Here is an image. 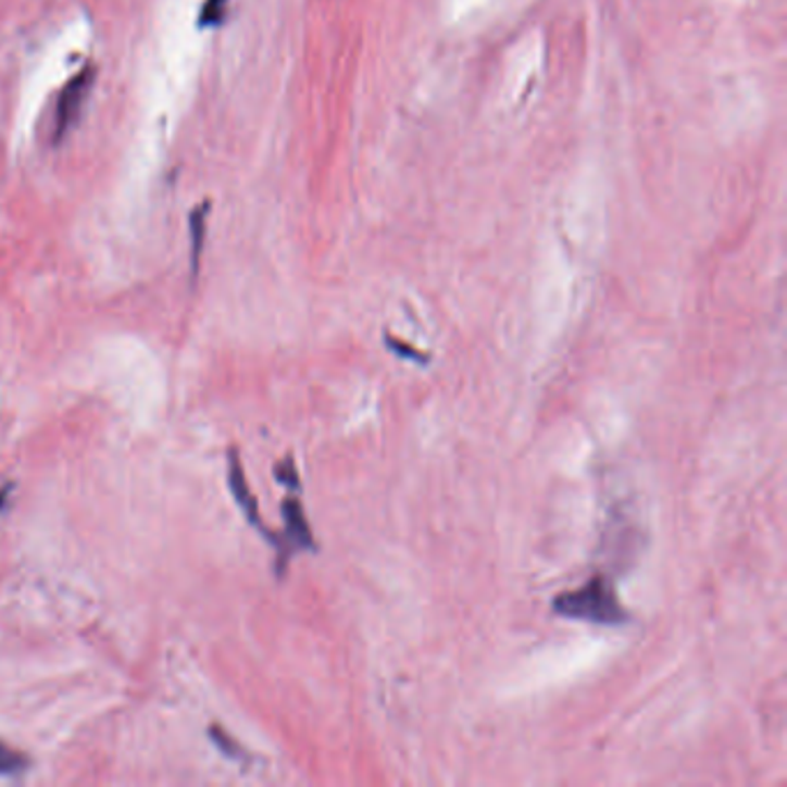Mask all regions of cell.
<instances>
[{
    "label": "cell",
    "instance_id": "cell-1",
    "mask_svg": "<svg viewBox=\"0 0 787 787\" xmlns=\"http://www.w3.org/2000/svg\"><path fill=\"white\" fill-rule=\"evenodd\" d=\"M554 610L571 616V620H585L594 624H624L628 620V614L616 601V594L603 575L591 577L583 589L561 594Z\"/></svg>",
    "mask_w": 787,
    "mask_h": 787
},
{
    "label": "cell",
    "instance_id": "cell-2",
    "mask_svg": "<svg viewBox=\"0 0 787 787\" xmlns=\"http://www.w3.org/2000/svg\"><path fill=\"white\" fill-rule=\"evenodd\" d=\"M285 509V534L275 540V550H277V575H283L291 554L301 552V550H314V538L310 532V524L305 520L303 505L298 499H285L283 503Z\"/></svg>",
    "mask_w": 787,
    "mask_h": 787
},
{
    "label": "cell",
    "instance_id": "cell-3",
    "mask_svg": "<svg viewBox=\"0 0 787 787\" xmlns=\"http://www.w3.org/2000/svg\"><path fill=\"white\" fill-rule=\"evenodd\" d=\"M92 70H84L79 74L65 84V88L61 90L59 102H55V114H53V143H59L65 139V135L74 127V123L79 121L82 109L88 100V92L92 88Z\"/></svg>",
    "mask_w": 787,
    "mask_h": 787
},
{
    "label": "cell",
    "instance_id": "cell-4",
    "mask_svg": "<svg viewBox=\"0 0 787 787\" xmlns=\"http://www.w3.org/2000/svg\"><path fill=\"white\" fill-rule=\"evenodd\" d=\"M227 462H229V466H227V472H229V474H227L229 490H232L236 503L240 505L242 515H246V520L252 524V527H254L261 536H264L268 542H273V546H275V536H277V534H273V532L266 527V524H264V520H261V515H259L257 499H254V495H252V490H250L246 472H242V462H240V458H238L236 448H232V451H229Z\"/></svg>",
    "mask_w": 787,
    "mask_h": 787
},
{
    "label": "cell",
    "instance_id": "cell-5",
    "mask_svg": "<svg viewBox=\"0 0 787 787\" xmlns=\"http://www.w3.org/2000/svg\"><path fill=\"white\" fill-rule=\"evenodd\" d=\"M28 766L30 760L24 753H18L16 748L0 741V776H18L28 772Z\"/></svg>",
    "mask_w": 787,
    "mask_h": 787
},
{
    "label": "cell",
    "instance_id": "cell-6",
    "mask_svg": "<svg viewBox=\"0 0 787 787\" xmlns=\"http://www.w3.org/2000/svg\"><path fill=\"white\" fill-rule=\"evenodd\" d=\"M209 733H211L213 744L220 748V751H222L224 755L232 758V760H242V748L232 739V735L227 733V729H222V727H217V725H211Z\"/></svg>",
    "mask_w": 787,
    "mask_h": 787
},
{
    "label": "cell",
    "instance_id": "cell-7",
    "mask_svg": "<svg viewBox=\"0 0 787 787\" xmlns=\"http://www.w3.org/2000/svg\"><path fill=\"white\" fill-rule=\"evenodd\" d=\"M227 5H229V0H205L203 10H201V16H199L201 26H217V24H222L224 14H227Z\"/></svg>",
    "mask_w": 787,
    "mask_h": 787
},
{
    "label": "cell",
    "instance_id": "cell-8",
    "mask_svg": "<svg viewBox=\"0 0 787 787\" xmlns=\"http://www.w3.org/2000/svg\"><path fill=\"white\" fill-rule=\"evenodd\" d=\"M209 209H199L195 215H192V266H195V273L199 268V257H201V246H203V213Z\"/></svg>",
    "mask_w": 787,
    "mask_h": 787
},
{
    "label": "cell",
    "instance_id": "cell-9",
    "mask_svg": "<svg viewBox=\"0 0 787 787\" xmlns=\"http://www.w3.org/2000/svg\"><path fill=\"white\" fill-rule=\"evenodd\" d=\"M275 472H277V480H283L287 487H291V490H298V476H296L291 458H287L283 464H277Z\"/></svg>",
    "mask_w": 787,
    "mask_h": 787
},
{
    "label": "cell",
    "instance_id": "cell-10",
    "mask_svg": "<svg viewBox=\"0 0 787 787\" xmlns=\"http://www.w3.org/2000/svg\"><path fill=\"white\" fill-rule=\"evenodd\" d=\"M12 490H14V485H12V483H10V485H5V487H0V511H5V505H8V501H10Z\"/></svg>",
    "mask_w": 787,
    "mask_h": 787
}]
</instances>
